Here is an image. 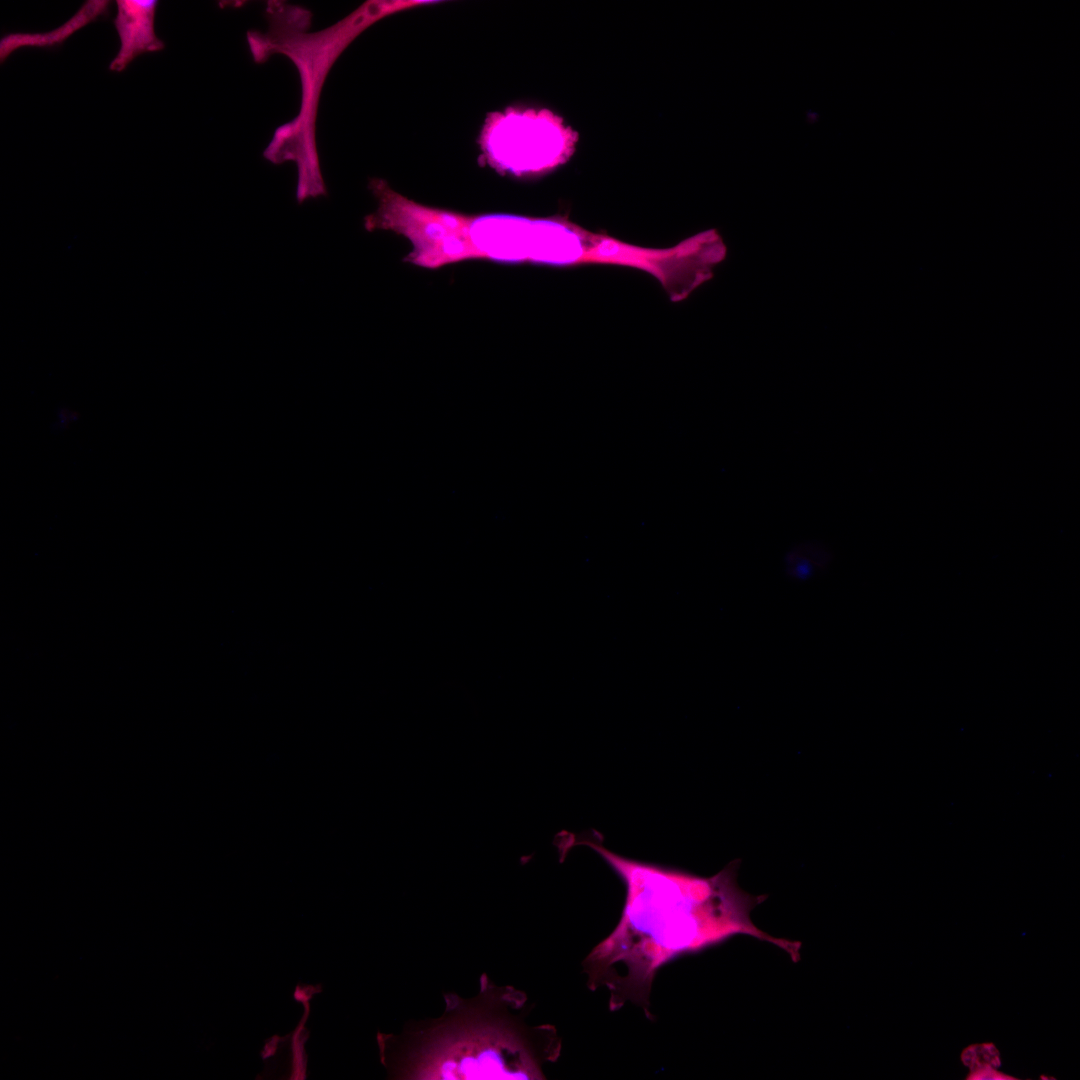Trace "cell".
<instances>
[{"mask_svg":"<svg viewBox=\"0 0 1080 1080\" xmlns=\"http://www.w3.org/2000/svg\"><path fill=\"white\" fill-rule=\"evenodd\" d=\"M554 845L562 857L576 845L592 848L626 886L618 925L583 962L588 987L608 989L611 1011L630 1001L651 1018L649 997L659 968L737 934L778 945L793 959L799 956L795 943L772 938L751 921V911L762 897L740 889L736 861L711 877H701L623 857L591 836L561 831Z\"/></svg>","mask_w":1080,"mask_h":1080,"instance_id":"1","label":"cell"},{"mask_svg":"<svg viewBox=\"0 0 1080 1080\" xmlns=\"http://www.w3.org/2000/svg\"><path fill=\"white\" fill-rule=\"evenodd\" d=\"M435 1019L406 1024L398 1035L378 1034L381 1060L396 1079H545L543 1067L560 1055L551 1025L530 1026L527 995L497 986L487 974L471 998L444 994Z\"/></svg>","mask_w":1080,"mask_h":1080,"instance_id":"2","label":"cell"},{"mask_svg":"<svg viewBox=\"0 0 1080 1080\" xmlns=\"http://www.w3.org/2000/svg\"><path fill=\"white\" fill-rule=\"evenodd\" d=\"M369 188L378 208L365 217V229L406 237L413 250L403 261L419 267L437 269L470 259L569 266L581 255V230L560 218L466 215L417 203L382 179H372Z\"/></svg>","mask_w":1080,"mask_h":1080,"instance_id":"3","label":"cell"},{"mask_svg":"<svg viewBox=\"0 0 1080 1080\" xmlns=\"http://www.w3.org/2000/svg\"><path fill=\"white\" fill-rule=\"evenodd\" d=\"M576 134L546 109L507 108L486 117L479 144L485 162L501 174H539L565 162Z\"/></svg>","mask_w":1080,"mask_h":1080,"instance_id":"4","label":"cell"},{"mask_svg":"<svg viewBox=\"0 0 1080 1080\" xmlns=\"http://www.w3.org/2000/svg\"><path fill=\"white\" fill-rule=\"evenodd\" d=\"M116 6L114 25L120 48L109 69L121 72L139 55L161 51L165 45L155 32L158 1L117 0Z\"/></svg>","mask_w":1080,"mask_h":1080,"instance_id":"5","label":"cell"},{"mask_svg":"<svg viewBox=\"0 0 1080 1080\" xmlns=\"http://www.w3.org/2000/svg\"><path fill=\"white\" fill-rule=\"evenodd\" d=\"M108 5V1H87L71 19L53 31L5 35L0 41L1 62L14 50L23 46L51 47L62 43L81 27L106 13Z\"/></svg>","mask_w":1080,"mask_h":1080,"instance_id":"6","label":"cell"},{"mask_svg":"<svg viewBox=\"0 0 1080 1080\" xmlns=\"http://www.w3.org/2000/svg\"><path fill=\"white\" fill-rule=\"evenodd\" d=\"M833 562L830 548L818 540H804L791 546L783 558L785 575L795 582H807L823 573Z\"/></svg>","mask_w":1080,"mask_h":1080,"instance_id":"7","label":"cell"},{"mask_svg":"<svg viewBox=\"0 0 1080 1080\" xmlns=\"http://www.w3.org/2000/svg\"><path fill=\"white\" fill-rule=\"evenodd\" d=\"M968 1080H1014L1016 1078L1000 1072L997 1068H994L988 1064H982L978 1068L970 1071Z\"/></svg>","mask_w":1080,"mask_h":1080,"instance_id":"8","label":"cell"},{"mask_svg":"<svg viewBox=\"0 0 1080 1080\" xmlns=\"http://www.w3.org/2000/svg\"><path fill=\"white\" fill-rule=\"evenodd\" d=\"M978 1050L982 1064H988L997 1069L1001 1067L1000 1053L993 1043L978 1044Z\"/></svg>","mask_w":1080,"mask_h":1080,"instance_id":"9","label":"cell"},{"mask_svg":"<svg viewBox=\"0 0 1080 1080\" xmlns=\"http://www.w3.org/2000/svg\"><path fill=\"white\" fill-rule=\"evenodd\" d=\"M961 1061L970 1071L982 1065L979 1056L978 1044L967 1046L961 1053Z\"/></svg>","mask_w":1080,"mask_h":1080,"instance_id":"10","label":"cell"}]
</instances>
